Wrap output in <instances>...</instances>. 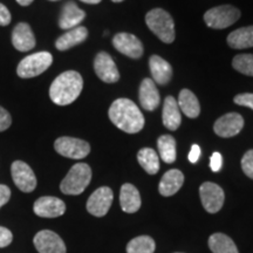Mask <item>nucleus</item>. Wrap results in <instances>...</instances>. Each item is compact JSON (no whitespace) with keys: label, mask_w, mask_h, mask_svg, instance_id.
Masks as SVG:
<instances>
[{"label":"nucleus","mask_w":253,"mask_h":253,"mask_svg":"<svg viewBox=\"0 0 253 253\" xmlns=\"http://www.w3.org/2000/svg\"><path fill=\"white\" fill-rule=\"evenodd\" d=\"M109 119L114 125L128 134H136L144 126L143 114L129 99H118L109 108Z\"/></svg>","instance_id":"obj_1"},{"label":"nucleus","mask_w":253,"mask_h":253,"mask_svg":"<svg viewBox=\"0 0 253 253\" xmlns=\"http://www.w3.org/2000/svg\"><path fill=\"white\" fill-rule=\"evenodd\" d=\"M84 80L75 71H67L60 74L49 88V97L58 106H67L80 96Z\"/></svg>","instance_id":"obj_2"},{"label":"nucleus","mask_w":253,"mask_h":253,"mask_svg":"<svg viewBox=\"0 0 253 253\" xmlns=\"http://www.w3.org/2000/svg\"><path fill=\"white\" fill-rule=\"evenodd\" d=\"M145 23L158 39L166 43L175 40V24L171 15L162 8L151 9L145 15Z\"/></svg>","instance_id":"obj_3"},{"label":"nucleus","mask_w":253,"mask_h":253,"mask_svg":"<svg viewBox=\"0 0 253 253\" xmlns=\"http://www.w3.org/2000/svg\"><path fill=\"white\" fill-rule=\"evenodd\" d=\"M91 169L86 163H78L72 167L65 178L62 179L60 189L65 195H80L89 185Z\"/></svg>","instance_id":"obj_4"},{"label":"nucleus","mask_w":253,"mask_h":253,"mask_svg":"<svg viewBox=\"0 0 253 253\" xmlns=\"http://www.w3.org/2000/svg\"><path fill=\"white\" fill-rule=\"evenodd\" d=\"M53 62V56L48 52H38L31 54L19 62L17 74L23 79L36 78L42 74L50 67Z\"/></svg>","instance_id":"obj_5"},{"label":"nucleus","mask_w":253,"mask_h":253,"mask_svg":"<svg viewBox=\"0 0 253 253\" xmlns=\"http://www.w3.org/2000/svg\"><path fill=\"white\" fill-rule=\"evenodd\" d=\"M240 18V11L232 5H221L209 9L204 14V21L209 27L223 30L230 27Z\"/></svg>","instance_id":"obj_6"},{"label":"nucleus","mask_w":253,"mask_h":253,"mask_svg":"<svg viewBox=\"0 0 253 253\" xmlns=\"http://www.w3.org/2000/svg\"><path fill=\"white\" fill-rule=\"evenodd\" d=\"M54 149L63 157L81 160L90 153V145L88 142L80 140V138L63 136L55 141Z\"/></svg>","instance_id":"obj_7"},{"label":"nucleus","mask_w":253,"mask_h":253,"mask_svg":"<svg viewBox=\"0 0 253 253\" xmlns=\"http://www.w3.org/2000/svg\"><path fill=\"white\" fill-rule=\"evenodd\" d=\"M113 190L108 186H101L95 190L87 201V211L95 217L106 216L113 203Z\"/></svg>","instance_id":"obj_8"},{"label":"nucleus","mask_w":253,"mask_h":253,"mask_svg":"<svg viewBox=\"0 0 253 253\" xmlns=\"http://www.w3.org/2000/svg\"><path fill=\"white\" fill-rule=\"evenodd\" d=\"M199 195H201L202 204L209 213H216L223 208L225 195L219 185L205 182L199 188Z\"/></svg>","instance_id":"obj_9"},{"label":"nucleus","mask_w":253,"mask_h":253,"mask_svg":"<svg viewBox=\"0 0 253 253\" xmlns=\"http://www.w3.org/2000/svg\"><path fill=\"white\" fill-rule=\"evenodd\" d=\"M14 184L23 192H32L37 186V177L32 168L23 161H15L11 167Z\"/></svg>","instance_id":"obj_10"},{"label":"nucleus","mask_w":253,"mask_h":253,"mask_svg":"<svg viewBox=\"0 0 253 253\" xmlns=\"http://www.w3.org/2000/svg\"><path fill=\"white\" fill-rule=\"evenodd\" d=\"M33 243L39 253H66L67 251L61 237L49 230L38 232Z\"/></svg>","instance_id":"obj_11"},{"label":"nucleus","mask_w":253,"mask_h":253,"mask_svg":"<svg viewBox=\"0 0 253 253\" xmlns=\"http://www.w3.org/2000/svg\"><path fill=\"white\" fill-rule=\"evenodd\" d=\"M94 69L100 80L106 84H115L120 80V73L108 53L101 52L94 60Z\"/></svg>","instance_id":"obj_12"},{"label":"nucleus","mask_w":253,"mask_h":253,"mask_svg":"<svg viewBox=\"0 0 253 253\" xmlns=\"http://www.w3.org/2000/svg\"><path fill=\"white\" fill-rule=\"evenodd\" d=\"M113 45L120 53L131 59H138L143 54V45L134 34L118 33L114 37Z\"/></svg>","instance_id":"obj_13"},{"label":"nucleus","mask_w":253,"mask_h":253,"mask_svg":"<svg viewBox=\"0 0 253 253\" xmlns=\"http://www.w3.org/2000/svg\"><path fill=\"white\" fill-rule=\"evenodd\" d=\"M244 119L238 113H229L219 118L214 123L213 130L220 137H233L242 131Z\"/></svg>","instance_id":"obj_14"},{"label":"nucleus","mask_w":253,"mask_h":253,"mask_svg":"<svg viewBox=\"0 0 253 253\" xmlns=\"http://www.w3.org/2000/svg\"><path fill=\"white\" fill-rule=\"evenodd\" d=\"M34 213L43 218H56L62 216L66 211L65 202L60 198L45 196L37 199L33 207Z\"/></svg>","instance_id":"obj_15"},{"label":"nucleus","mask_w":253,"mask_h":253,"mask_svg":"<svg viewBox=\"0 0 253 253\" xmlns=\"http://www.w3.org/2000/svg\"><path fill=\"white\" fill-rule=\"evenodd\" d=\"M12 43L19 52H28L36 47V37L26 23H19L12 32Z\"/></svg>","instance_id":"obj_16"},{"label":"nucleus","mask_w":253,"mask_h":253,"mask_svg":"<svg viewBox=\"0 0 253 253\" xmlns=\"http://www.w3.org/2000/svg\"><path fill=\"white\" fill-rule=\"evenodd\" d=\"M138 99L143 109L149 110V112H153L160 106V93L153 79L147 78L141 82Z\"/></svg>","instance_id":"obj_17"},{"label":"nucleus","mask_w":253,"mask_h":253,"mask_svg":"<svg viewBox=\"0 0 253 253\" xmlns=\"http://www.w3.org/2000/svg\"><path fill=\"white\" fill-rule=\"evenodd\" d=\"M86 18V13L78 5L73 1H68L67 4L62 7L61 14L59 19V26L62 30H72V28L78 27L84 19Z\"/></svg>","instance_id":"obj_18"},{"label":"nucleus","mask_w":253,"mask_h":253,"mask_svg":"<svg viewBox=\"0 0 253 253\" xmlns=\"http://www.w3.org/2000/svg\"><path fill=\"white\" fill-rule=\"evenodd\" d=\"M150 73L153 81L158 84H167L171 80L172 68L171 65L158 55H153L149 59Z\"/></svg>","instance_id":"obj_19"},{"label":"nucleus","mask_w":253,"mask_h":253,"mask_svg":"<svg viewBox=\"0 0 253 253\" xmlns=\"http://www.w3.org/2000/svg\"><path fill=\"white\" fill-rule=\"evenodd\" d=\"M120 204L122 210L126 213H134L140 210L141 196L138 190L129 183L123 184L120 192Z\"/></svg>","instance_id":"obj_20"},{"label":"nucleus","mask_w":253,"mask_h":253,"mask_svg":"<svg viewBox=\"0 0 253 253\" xmlns=\"http://www.w3.org/2000/svg\"><path fill=\"white\" fill-rule=\"evenodd\" d=\"M163 125L169 130H176L182 123L181 109H179L177 100L172 96H167L163 104Z\"/></svg>","instance_id":"obj_21"},{"label":"nucleus","mask_w":253,"mask_h":253,"mask_svg":"<svg viewBox=\"0 0 253 253\" xmlns=\"http://www.w3.org/2000/svg\"><path fill=\"white\" fill-rule=\"evenodd\" d=\"M183 183H184V175L179 170L171 169L164 173L160 182L158 190H160V194L164 197H169V196L175 195L182 188Z\"/></svg>","instance_id":"obj_22"},{"label":"nucleus","mask_w":253,"mask_h":253,"mask_svg":"<svg viewBox=\"0 0 253 253\" xmlns=\"http://www.w3.org/2000/svg\"><path fill=\"white\" fill-rule=\"evenodd\" d=\"M88 37V31L86 27L84 26H78L75 28H72L68 32H66L63 36H61L56 40L55 47L59 50H67L72 47L80 45V43L84 42V40L87 39Z\"/></svg>","instance_id":"obj_23"},{"label":"nucleus","mask_w":253,"mask_h":253,"mask_svg":"<svg viewBox=\"0 0 253 253\" xmlns=\"http://www.w3.org/2000/svg\"><path fill=\"white\" fill-rule=\"evenodd\" d=\"M178 103L179 109L185 114L190 119L198 118L201 114V104L197 96L189 89H182L178 95Z\"/></svg>","instance_id":"obj_24"},{"label":"nucleus","mask_w":253,"mask_h":253,"mask_svg":"<svg viewBox=\"0 0 253 253\" xmlns=\"http://www.w3.org/2000/svg\"><path fill=\"white\" fill-rule=\"evenodd\" d=\"M227 43L235 49L251 48L253 47V26L242 27L231 32L227 37Z\"/></svg>","instance_id":"obj_25"},{"label":"nucleus","mask_w":253,"mask_h":253,"mask_svg":"<svg viewBox=\"0 0 253 253\" xmlns=\"http://www.w3.org/2000/svg\"><path fill=\"white\" fill-rule=\"evenodd\" d=\"M209 248L213 253H239L235 242L224 233H213L209 238Z\"/></svg>","instance_id":"obj_26"},{"label":"nucleus","mask_w":253,"mask_h":253,"mask_svg":"<svg viewBox=\"0 0 253 253\" xmlns=\"http://www.w3.org/2000/svg\"><path fill=\"white\" fill-rule=\"evenodd\" d=\"M137 160L140 166L149 175H155L160 170V158H158L156 151L151 148H143L138 151Z\"/></svg>","instance_id":"obj_27"},{"label":"nucleus","mask_w":253,"mask_h":253,"mask_svg":"<svg viewBox=\"0 0 253 253\" xmlns=\"http://www.w3.org/2000/svg\"><path fill=\"white\" fill-rule=\"evenodd\" d=\"M160 156L166 163H173L176 161V140L170 135H162L157 141Z\"/></svg>","instance_id":"obj_28"},{"label":"nucleus","mask_w":253,"mask_h":253,"mask_svg":"<svg viewBox=\"0 0 253 253\" xmlns=\"http://www.w3.org/2000/svg\"><path fill=\"white\" fill-rule=\"evenodd\" d=\"M155 242L149 236H140L131 239L126 245V253H154Z\"/></svg>","instance_id":"obj_29"},{"label":"nucleus","mask_w":253,"mask_h":253,"mask_svg":"<svg viewBox=\"0 0 253 253\" xmlns=\"http://www.w3.org/2000/svg\"><path fill=\"white\" fill-rule=\"evenodd\" d=\"M232 66L237 72L253 77V54H239L235 56Z\"/></svg>","instance_id":"obj_30"},{"label":"nucleus","mask_w":253,"mask_h":253,"mask_svg":"<svg viewBox=\"0 0 253 253\" xmlns=\"http://www.w3.org/2000/svg\"><path fill=\"white\" fill-rule=\"evenodd\" d=\"M242 169L244 173L253 179V149L249 150L242 158Z\"/></svg>","instance_id":"obj_31"},{"label":"nucleus","mask_w":253,"mask_h":253,"mask_svg":"<svg viewBox=\"0 0 253 253\" xmlns=\"http://www.w3.org/2000/svg\"><path fill=\"white\" fill-rule=\"evenodd\" d=\"M235 101L236 104L238 106H243V107H248V108H251L253 110V94L251 93H244V94H239L235 96Z\"/></svg>","instance_id":"obj_32"},{"label":"nucleus","mask_w":253,"mask_h":253,"mask_svg":"<svg viewBox=\"0 0 253 253\" xmlns=\"http://www.w3.org/2000/svg\"><path fill=\"white\" fill-rule=\"evenodd\" d=\"M12 118L5 108L0 106V131H5L11 126Z\"/></svg>","instance_id":"obj_33"},{"label":"nucleus","mask_w":253,"mask_h":253,"mask_svg":"<svg viewBox=\"0 0 253 253\" xmlns=\"http://www.w3.org/2000/svg\"><path fill=\"white\" fill-rule=\"evenodd\" d=\"M13 236L8 229L4 226H0V248H6L12 243Z\"/></svg>","instance_id":"obj_34"},{"label":"nucleus","mask_w":253,"mask_h":253,"mask_svg":"<svg viewBox=\"0 0 253 253\" xmlns=\"http://www.w3.org/2000/svg\"><path fill=\"white\" fill-rule=\"evenodd\" d=\"M223 166V157L219 153H213L210 160V167L213 172H218Z\"/></svg>","instance_id":"obj_35"},{"label":"nucleus","mask_w":253,"mask_h":253,"mask_svg":"<svg viewBox=\"0 0 253 253\" xmlns=\"http://www.w3.org/2000/svg\"><path fill=\"white\" fill-rule=\"evenodd\" d=\"M12 17L5 5L0 4V26H7L11 23Z\"/></svg>","instance_id":"obj_36"},{"label":"nucleus","mask_w":253,"mask_h":253,"mask_svg":"<svg viewBox=\"0 0 253 253\" xmlns=\"http://www.w3.org/2000/svg\"><path fill=\"white\" fill-rule=\"evenodd\" d=\"M11 198V190L8 186L0 184V208H2Z\"/></svg>","instance_id":"obj_37"},{"label":"nucleus","mask_w":253,"mask_h":253,"mask_svg":"<svg viewBox=\"0 0 253 253\" xmlns=\"http://www.w3.org/2000/svg\"><path fill=\"white\" fill-rule=\"evenodd\" d=\"M199 157H201V148H199V145L194 144L189 153V161L191 163H196L199 160Z\"/></svg>","instance_id":"obj_38"},{"label":"nucleus","mask_w":253,"mask_h":253,"mask_svg":"<svg viewBox=\"0 0 253 253\" xmlns=\"http://www.w3.org/2000/svg\"><path fill=\"white\" fill-rule=\"evenodd\" d=\"M17 2L21 6H28L33 2V0H17Z\"/></svg>","instance_id":"obj_39"},{"label":"nucleus","mask_w":253,"mask_h":253,"mask_svg":"<svg viewBox=\"0 0 253 253\" xmlns=\"http://www.w3.org/2000/svg\"><path fill=\"white\" fill-rule=\"evenodd\" d=\"M82 2H86V4H90V5H95L101 2V0H81Z\"/></svg>","instance_id":"obj_40"},{"label":"nucleus","mask_w":253,"mask_h":253,"mask_svg":"<svg viewBox=\"0 0 253 253\" xmlns=\"http://www.w3.org/2000/svg\"><path fill=\"white\" fill-rule=\"evenodd\" d=\"M112 1H114V2H121V1H123V0H112Z\"/></svg>","instance_id":"obj_41"},{"label":"nucleus","mask_w":253,"mask_h":253,"mask_svg":"<svg viewBox=\"0 0 253 253\" xmlns=\"http://www.w3.org/2000/svg\"><path fill=\"white\" fill-rule=\"evenodd\" d=\"M49 1H58V0H49Z\"/></svg>","instance_id":"obj_42"}]
</instances>
